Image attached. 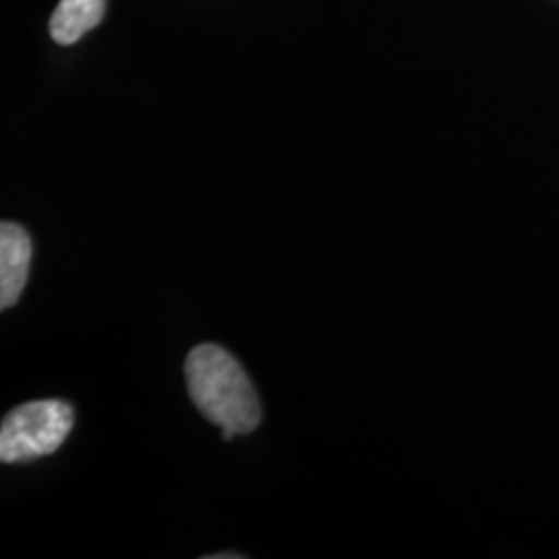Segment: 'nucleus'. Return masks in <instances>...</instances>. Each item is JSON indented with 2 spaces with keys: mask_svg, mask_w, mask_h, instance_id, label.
<instances>
[{
  "mask_svg": "<svg viewBox=\"0 0 559 559\" xmlns=\"http://www.w3.org/2000/svg\"><path fill=\"white\" fill-rule=\"evenodd\" d=\"M189 396L205 419L222 427L224 440L247 436L261 423L258 392L239 360L216 344H200L185 362Z\"/></svg>",
  "mask_w": 559,
  "mask_h": 559,
  "instance_id": "obj_1",
  "label": "nucleus"
},
{
  "mask_svg": "<svg viewBox=\"0 0 559 559\" xmlns=\"http://www.w3.org/2000/svg\"><path fill=\"white\" fill-rule=\"evenodd\" d=\"M75 413L64 400H34L13 408L0 427V460L7 464L50 456L69 438Z\"/></svg>",
  "mask_w": 559,
  "mask_h": 559,
  "instance_id": "obj_2",
  "label": "nucleus"
},
{
  "mask_svg": "<svg viewBox=\"0 0 559 559\" xmlns=\"http://www.w3.org/2000/svg\"><path fill=\"white\" fill-rule=\"evenodd\" d=\"M32 261V239L27 230L13 224H0V307L9 309L20 300Z\"/></svg>",
  "mask_w": 559,
  "mask_h": 559,
  "instance_id": "obj_3",
  "label": "nucleus"
},
{
  "mask_svg": "<svg viewBox=\"0 0 559 559\" xmlns=\"http://www.w3.org/2000/svg\"><path fill=\"white\" fill-rule=\"evenodd\" d=\"M106 11V0H60L50 20V36L60 46L81 40L94 29Z\"/></svg>",
  "mask_w": 559,
  "mask_h": 559,
  "instance_id": "obj_4",
  "label": "nucleus"
},
{
  "mask_svg": "<svg viewBox=\"0 0 559 559\" xmlns=\"http://www.w3.org/2000/svg\"><path fill=\"white\" fill-rule=\"evenodd\" d=\"M240 559L242 556H239V554H218V556H210V559Z\"/></svg>",
  "mask_w": 559,
  "mask_h": 559,
  "instance_id": "obj_5",
  "label": "nucleus"
}]
</instances>
